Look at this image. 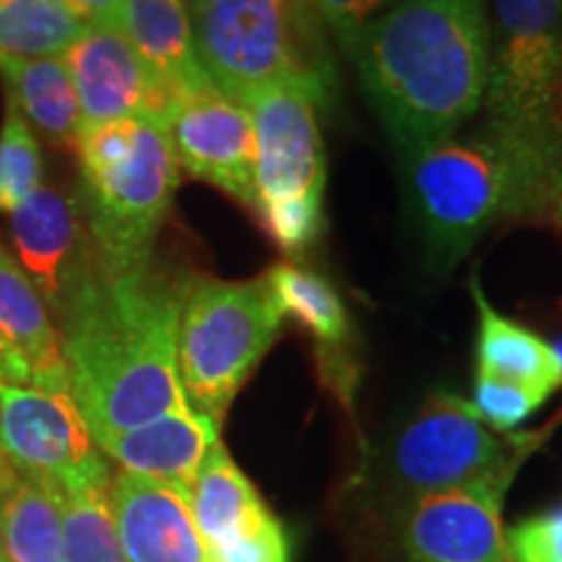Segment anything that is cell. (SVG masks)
I'll return each instance as SVG.
<instances>
[{"instance_id": "3", "label": "cell", "mask_w": 562, "mask_h": 562, "mask_svg": "<svg viewBox=\"0 0 562 562\" xmlns=\"http://www.w3.org/2000/svg\"><path fill=\"white\" fill-rule=\"evenodd\" d=\"M404 199L427 258L453 269L490 227L562 211V146L484 123L406 154Z\"/></svg>"}, {"instance_id": "2", "label": "cell", "mask_w": 562, "mask_h": 562, "mask_svg": "<svg viewBox=\"0 0 562 562\" xmlns=\"http://www.w3.org/2000/svg\"><path fill=\"white\" fill-rule=\"evenodd\" d=\"M182 284L151 266L108 277L60 315L70 398L91 438L188 406L178 375Z\"/></svg>"}, {"instance_id": "9", "label": "cell", "mask_w": 562, "mask_h": 562, "mask_svg": "<svg viewBox=\"0 0 562 562\" xmlns=\"http://www.w3.org/2000/svg\"><path fill=\"white\" fill-rule=\"evenodd\" d=\"M0 451L19 474L60 490L112 480L70 393L0 383Z\"/></svg>"}, {"instance_id": "15", "label": "cell", "mask_w": 562, "mask_h": 562, "mask_svg": "<svg viewBox=\"0 0 562 562\" xmlns=\"http://www.w3.org/2000/svg\"><path fill=\"white\" fill-rule=\"evenodd\" d=\"M167 133L180 167L256 214V133L243 102L214 87L195 91L172 112Z\"/></svg>"}, {"instance_id": "34", "label": "cell", "mask_w": 562, "mask_h": 562, "mask_svg": "<svg viewBox=\"0 0 562 562\" xmlns=\"http://www.w3.org/2000/svg\"><path fill=\"white\" fill-rule=\"evenodd\" d=\"M0 562H5V558H3V552H0Z\"/></svg>"}, {"instance_id": "19", "label": "cell", "mask_w": 562, "mask_h": 562, "mask_svg": "<svg viewBox=\"0 0 562 562\" xmlns=\"http://www.w3.org/2000/svg\"><path fill=\"white\" fill-rule=\"evenodd\" d=\"M117 26L146 66L182 100L211 87L195 55L186 0H123Z\"/></svg>"}, {"instance_id": "1", "label": "cell", "mask_w": 562, "mask_h": 562, "mask_svg": "<svg viewBox=\"0 0 562 562\" xmlns=\"http://www.w3.org/2000/svg\"><path fill=\"white\" fill-rule=\"evenodd\" d=\"M349 50L378 121L406 157L456 136L482 110L487 0H402Z\"/></svg>"}, {"instance_id": "13", "label": "cell", "mask_w": 562, "mask_h": 562, "mask_svg": "<svg viewBox=\"0 0 562 562\" xmlns=\"http://www.w3.org/2000/svg\"><path fill=\"white\" fill-rule=\"evenodd\" d=\"M211 562H292V542L224 442H214L188 492Z\"/></svg>"}, {"instance_id": "8", "label": "cell", "mask_w": 562, "mask_h": 562, "mask_svg": "<svg viewBox=\"0 0 562 562\" xmlns=\"http://www.w3.org/2000/svg\"><path fill=\"white\" fill-rule=\"evenodd\" d=\"M191 24L203 74L229 100L305 76L326 79L302 47L294 0H201Z\"/></svg>"}, {"instance_id": "29", "label": "cell", "mask_w": 562, "mask_h": 562, "mask_svg": "<svg viewBox=\"0 0 562 562\" xmlns=\"http://www.w3.org/2000/svg\"><path fill=\"white\" fill-rule=\"evenodd\" d=\"M510 562H562V508L524 518L505 529Z\"/></svg>"}, {"instance_id": "25", "label": "cell", "mask_w": 562, "mask_h": 562, "mask_svg": "<svg viewBox=\"0 0 562 562\" xmlns=\"http://www.w3.org/2000/svg\"><path fill=\"white\" fill-rule=\"evenodd\" d=\"M110 482L63 490V544L58 562H125L110 508Z\"/></svg>"}, {"instance_id": "33", "label": "cell", "mask_w": 562, "mask_h": 562, "mask_svg": "<svg viewBox=\"0 0 562 562\" xmlns=\"http://www.w3.org/2000/svg\"><path fill=\"white\" fill-rule=\"evenodd\" d=\"M188 3H191V5H193V3H201V0H188Z\"/></svg>"}, {"instance_id": "10", "label": "cell", "mask_w": 562, "mask_h": 562, "mask_svg": "<svg viewBox=\"0 0 562 562\" xmlns=\"http://www.w3.org/2000/svg\"><path fill=\"white\" fill-rule=\"evenodd\" d=\"M326 79L305 76L266 87L245 100L256 133L258 206L315 199L326 191V154L315 108ZM256 206V211H258Z\"/></svg>"}, {"instance_id": "18", "label": "cell", "mask_w": 562, "mask_h": 562, "mask_svg": "<svg viewBox=\"0 0 562 562\" xmlns=\"http://www.w3.org/2000/svg\"><path fill=\"white\" fill-rule=\"evenodd\" d=\"M0 339L16 351L32 385L70 393L60 331L45 300L11 252L0 248Z\"/></svg>"}, {"instance_id": "28", "label": "cell", "mask_w": 562, "mask_h": 562, "mask_svg": "<svg viewBox=\"0 0 562 562\" xmlns=\"http://www.w3.org/2000/svg\"><path fill=\"white\" fill-rule=\"evenodd\" d=\"M256 216L281 250L302 252L318 240L323 229V201L297 199L263 203L258 206Z\"/></svg>"}, {"instance_id": "6", "label": "cell", "mask_w": 562, "mask_h": 562, "mask_svg": "<svg viewBox=\"0 0 562 562\" xmlns=\"http://www.w3.org/2000/svg\"><path fill=\"white\" fill-rule=\"evenodd\" d=\"M533 438L495 432L469 398L432 391L393 432L383 456V476L398 503L427 492L463 487L516 474Z\"/></svg>"}, {"instance_id": "16", "label": "cell", "mask_w": 562, "mask_h": 562, "mask_svg": "<svg viewBox=\"0 0 562 562\" xmlns=\"http://www.w3.org/2000/svg\"><path fill=\"white\" fill-rule=\"evenodd\" d=\"M110 508L125 562H211L186 490L121 472Z\"/></svg>"}, {"instance_id": "14", "label": "cell", "mask_w": 562, "mask_h": 562, "mask_svg": "<svg viewBox=\"0 0 562 562\" xmlns=\"http://www.w3.org/2000/svg\"><path fill=\"white\" fill-rule=\"evenodd\" d=\"M74 76L83 125L154 121L167 125L182 97L159 79L117 24H89L63 55Z\"/></svg>"}, {"instance_id": "21", "label": "cell", "mask_w": 562, "mask_h": 562, "mask_svg": "<svg viewBox=\"0 0 562 562\" xmlns=\"http://www.w3.org/2000/svg\"><path fill=\"white\" fill-rule=\"evenodd\" d=\"M5 100L53 146L74 149L83 128L79 94L63 55L47 58H0Z\"/></svg>"}, {"instance_id": "4", "label": "cell", "mask_w": 562, "mask_h": 562, "mask_svg": "<svg viewBox=\"0 0 562 562\" xmlns=\"http://www.w3.org/2000/svg\"><path fill=\"white\" fill-rule=\"evenodd\" d=\"M74 151V199L108 271L117 277L151 266V245L180 178L167 125L138 117L83 125Z\"/></svg>"}, {"instance_id": "31", "label": "cell", "mask_w": 562, "mask_h": 562, "mask_svg": "<svg viewBox=\"0 0 562 562\" xmlns=\"http://www.w3.org/2000/svg\"><path fill=\"white\" fill-rule=\"evenodd\" d=\"M83 24H117L123 0H63Z\"/></svg>"}, {"instance_id": "11", "label": "cell", "mask_w": 562, "mask_h": 562, "mask_svg": "<svg viewBox=\"0 0 562 562\" xmlns=\"http://www.w3.org/2000/svg\"><path fill=\"white\" fill-rule=\"evenodd\" d=\"M513 476L503 474L398 503L393 529L406 562H510L503 501Z\"/></svg>"}, {"instance_id": "7", "label": "cell", "mask_w": 562, "mask_h": 562, "mask_svg": "<svg viewBox=\"0 0 562 562\" xmlns=\"http://www.w3.org/2000/svg\"><path fill=\"white\" fill-rule=\"evenodd\" d=\"M490 125L562 146V0H487Z\"/></svg>"}, {"instance_id": "17", "label": "cell", "mask_w": 562, "mask_h": 562, "mask_svg": "<svg viewBox=\"0 0 562 562\" xmlns=\"http://www.w3.org/2000/svg\"><path fill=\"white\" fill-rule=\"evenodd\" d=\"M220 422L182 406L133 430L102 435L94 442L123 472L191 492L203 459L220 442Z\"/></svg>"}, {"instance_id": "32", "label": "cell", "mask_w": 562, "mask_h": 562, "mask_svg": "<svg viewBox=\"0 0 562 562\" xmlns=\"http://www.w3.org/2000/svg\"><path fill=\"white\" fill-rule=\"evenodd\" d=\"M16 474H19L16 469L11 467L9 459H5V456H3V451H0V492L9 487L13 480H16Z\"/></svg>"}, {"instance_id": "30", "label": "cell", "mask_w": 562, "mask_h": 562, "mask_svg": "<svg viewBox=\"0 0 562 562\" xmlns=\"http://www.w3.org/2000/svg\"><path fill=\"white\" fill-rule=\"evenodd\" d=\"M389 0H313V9L326 21L328 30L351 47L357 37L378 19Z\"/></svg>"}, {"instance_id": "35", "label": "cell", "mask_w": 562, "mask_h": 562, "mask_svg": "<svg viewBox=\"0 0 562 562\" xmlns=\"http://www.w3.org/2000/svg\"><path fill=\"white\" fill-rule=\"evenodd\" d=\"M560 220H562V211H560Z\"/></svg>"}, {"instance_id": "24", "label": "cell", "mask_w": 562, "mask_h": 562, "mask_svg": "<svg viewBox=\"0 0 562 562\" xmlns=\"http://www.w3.org/2000/svg\"><path fill=\"white\" fill-rule=\"evenodd\" d=\"M83 26L63 0H0V58L66 55Z\"/></svg>"}, {"instance_id": "5", "label": "cell", "mask_w": 562, "mask_h": 562, "mask_svg": "<svg viewBox=\"0 0 562 562\" xmlns=\"http://www.w3.org/2000/svg\"><path fill=\"white\" fill-rule=\"evenodd\" d=\"M279 311L266 277L250 281L191 279L182 284L178 318V375L193 412L224 419L281 334Z\"/></svg>"}, {"instance_id": "20", "label": "cell", "mask_w": 562, "mask_h": 562, "mask_svg": "<svg viewBox=\"0 0 562 562\" xmlns=\"http://www.w3.org/2000/svg\"><path fill=\"white\" fill-rule=\"evenodd\" d=\"M273 297L284 318L290 315L313 336L323 349V370L334 372V385L349 396L355 375L347 368V347L351 341V318L334 284L318 271L300 263H279L266 273Z\"/></svg>"}, {"instance_id": "23", "label": "cell", "mask_w": 562, "mask_h": 562, "mask_svg": "<svg viewBox=\"0 0 562 562\" xmlns=\"http://www.w3.org/2000/svg\"><path fill=\"white\" fill-rule=\"evenodd\" d=\"M63 490L50 480L16 474L0 492V552L5 562H58Z\"/></svg>"}, {"instance_id": "27", "label": "cell", "mask_w": 562, "mask_h": 562, "mask_svg": "<svg viewBox=\"0 0 562 562\" xmlns=\"http://www.w3.org/2000/svg\"><path fill=\"white\" fill-rule=\"evenodd\" d=\"M547 402H550V396L542 391L501 381V378L484 375V372H476L474 378L472 404L495 432H516V427H521Z\"/></svg>"}, {"instance_id": "26", "label": "cell", "mask_w": 562, "mask_h": 562, "mask_svg": "<svg viewBox=\"0 0 562 562\" xmlns=\"http://www.w3.org/2000/svg\"><path fill=\"white\" fill-rule=\"evenodd\" d=\"M42 157L30 123L5 100L0 128V211L11 214L40 188Z\"/></svg>"}, {"instance_id": "12", "label": "cell", "mask_w": 562, "mask_h": 562, "mask_svg": "<svg viewBox=\"0 0 562 562\" xmlns=\"http://www.w3.org/2000/svg\"><path fill=\"white\" fill-rule=\"evenodd\" d=\"M11 235L21 269L37 286L55 321L112 277L74 195L40 186L11 211Z\"/></svg>"}, {"instance_id": "22", "label": "cell", "mask_w": 562, "mask_h": 562, "mask_svg": "<svg viewBox=\"0 0 562 562\" xmlns=\"http://www.w3.org/2000/svg\"><path fill=\"white\" fill-rule=\"evenodd\" d=\"M472 294L480 315L476 331V372L501 381L526 385L552 396L562 389V355L558 347L542 339L521 323L505 318L484 297L480 281H472Z\"/></svg>"}]
</instances>
